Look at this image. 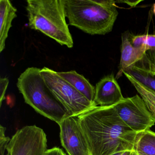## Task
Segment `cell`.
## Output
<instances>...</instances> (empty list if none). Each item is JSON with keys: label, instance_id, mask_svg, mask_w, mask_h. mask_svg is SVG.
<instances>
[{"label": "cell", "instance_id": "cell-25", "mask_svg": "<svg viewBox=\"0 0 155 155\" xmlns=\"http://www.w3.org/2000/svg\"><path fill=\"white\" fill-rule=\"evenodd\" d=\"M123 152H124V151H123ZM122 152H119V153H116V154H113V155H120Z\"/></svg>", "mask_w": 155, "mask_h": 155}, {"label": "cell", "instance_id": "cell-12", "mask_svg": "<svg viewBox=\"0 0 155 155\" xmlns=\"http://www.w3.org/2000/svg\"><path fill=\"white\" fill-rule=\"evenodd\" d=\"M57 73L89 101L95 103V87L84 76L78 74L75 71Z\"/></svg>", "mask_w": 155, "mask_h": 155}, {"label": "cell", "instance_id": "cell-6", "mask_svg": "<svg viewBox=\"0 0 155 155\" xmlns=\"http://www.w3.org/2000/svg\"><path fill=\"white\" fill-rule=\"evenodd\" d=\"M114 106L121 120L137 134L155 125V117L139 95L124 98Z\"/></svg>", "mask_w": 155, "mask_h": 155}, {"label": "cell", "instance_id": "cell-8", "mask_svg": "<svg viewBox=\"0 0 155 155\" xmlns=\"http://www.w3.org/2000/svg\"><path fill=\"white\" fill-rule=\"evenodd\" d=\"M58 125L61 145L69 155H91L78 117L69 116Z\"/></svg>", "mask_w": 155, "mask_h": 155}, {"label": "cell", "instance_id": "cell-23", "mask_svg": "<svg viewBox=\"0 0 155 155\" xmlns=\"http://www.w3.org/2000/svg\"><path fill=\"white\" fill-rule=\"evenodd\" d=\"M131 151H125L122 152L120 155H129Z\"/></svg>", "mask_w": 155, "mask_h": 155}, {"label": "cell", "instance_id": "cell-3", "mask_svg": "<svg viewBox=\"0 0 155 155\" xmlns=\"http://www.w3.org/2000/svg\"><path fill=\"white\" fill-rule=\"evenodd\" d=\"M28 27L71 48L73 38L66 20L64 0H28Z\"/></svg>", "mask_w": 155, "mask_h": 155}, {"label": "cell", "instance_id": "cell-15", "mask_svg": "<svg viewBox=\"0 0 155 155\" xmlns=\"http://www.w3.org/2000/svg\"><path fill=\"white\" fill-rule=\"evenodd\" d=\"M123 74L134 86V88L146 103L150 111L155 117V100L149 93L147 87L140 83L128 73L124 71Z\"/></svg>", "mask_w": 155, "mask_h": 155}, {"label": "cell", "instance_id": "cell-18", "mask_svg": "<svg viewBox=\"0 0 155 155\" xmlns=\"http://www.w3.org/2000/svg\"><path fill=\"white\" fill-rule=\"evenodd\" d=\"M6 128L2 125L0 126V152L1 155H5L7 147L11 139L5 135Z\"/></svg>", "mask_w": 155, "mask_h": 155}, {"label": "cell", "instance_id": "cell-1", "mask_svg": "<svg viewBox=\"0 0 155 155\" xmlns=\"http://www.w3.org/2000/svg\"><path fill=\"white\" fill-rule=\"evenodd\" d=\"M78 117L91 155L133 150L137 133L121 120L114 105L96 106Z\"/></svg>", "mask_w": 155, "mask_h": 155}, {"label": "cell", "instance_id": "cell-13", "mask_svg": "<svg viewBox=\"0 0 155 155\" xmlns=\"http://www.w3.org/2000/svg\"><path fill=\"white\" fill-rule=\"evenodd\" d=\"M133 150L146 155H155V132L150 130L137 134Z\"/></svg>", "mask_w": 155, "mask_h": 155}, {"label": "cell", "instance_id": "cell-16", "mask_svg": "<svg viewBox=\"0 0 155 155\" xmlns=\"http://www.w3.org/2000/svg\"><path fill=\"white\" fill-rule=\"evenodd\" d=\"M129 40L135 48H142L147 51L155 49V35H134L129 33Z\"/></svg>", "mask_w": 155, "mask_h": 155}, {"label": "cell", "instance_id": "cell-7", "mask_svg": "<svg viewBox=\"0 0 155 155\" xmlns=\"http://www.w3.org/2000/svg\"><path fill=\"white\" fill-rule=\"evenodd\" d=\"M47 150V135L35 125L18 130L7 147L9 155H44Z\"/></svg>", "mask_w": 155, "mask_h": 155}, {"label": "cell", "instance_id": "cell-10", "mask_svg": "<svg viewBox=\"0 0 155 155\" xmlns=\"http://www.w3.org/2000/svg\"><path fill=\"white\" fill-rule=\"evenodd\" d=\"M121 39L120 62L119 71L116 76V79L121 77L124 71L142 59L147 52L142 48H137L133 46L129 40V33L126 32L122 34Z\"/></svg>", "mask_w": 155, "mask_h": 155}, {"label": "cell", "instance_id": "cell-19", "mask_svg": "<svg viewBox=\"0 0 155 155\" xmlns=\"http://www.w3.org/2000/svg\"><path fill=\"white\" fill-rule=\"evenodd\" d=\"M8 79L7 78H0V105L2 106L3 101L5 99V94L8 86Z\"/></svg>", "mask_w": 155, "mask_h": 155}, {"label": "cell", "instance_id": "cell-14", "mask_svg": "<svg viewBox=\"0 0 155 155\" xmlns=\"http://www.w3.org/2000/svg\"><path fill=\"white\" fill-rule=\"evenodd\" d=\"M124 71L155 92V71L136 65L127 69Z\"/></svg>", "mask_w": 155, "mask_h": 155}, {"label": "cell", "instance_id": "cell-11", "mask_svg": "<svg viewBox=\"0 0 155 155\" xmlns=\"http://www.w3.org/2000/svg\"><path fill=\"white\" fill-rule=\"evenodd\" d=\"M17 10L9 0H0V52L5 48L6 41Z\"/></svg>", "mask_w": 155, "mask_h": 155}, {"label": "cell", "instance_id": "cell-21", "mask_svg": "<svg viewBox=\"0 0 155 155\" xmlns=\"http://www.w3.org/2000/svg\"><path fill=\"white\" fill-rule=\"evenodd\" d=\"M116 3H123L124 4H127L130 7H135L137 5L139 4L140 2H141V1H115Z\"/></svg>", "mask_w": 155, "mask_h": 155}, {"label": "cell", "instance_id": "cell-22", "mask_svg": "<svg viewBox=\"0 0 155 155\" xmlns=\"http://www.w3.org/2000/svg\"><path fill=\"white\" fill-rule=\"evenodd\" d=\"M129 155H146L144 154H142V153H139V152H137V151H135V150H132L130 151Z\"/></svg>", "mask_w": 155, "mask_h": 155}, {"label": "cell", "instance_id": "cell-4", "mask_svg": "<svg viewBox=\"0 0 155 155\" xmlns=\"http://www.w3.org/2000/svg\"><path fill=\"white\" fill-rule=\"evenodd\" d=\"M41 69L27 68L18 78L17 87L25 102L41 115L58 124L70 116L41 75Z\"/></svg>", "mask_w": 155, "mask_h": 155}, {"label": "cell", "instance_id": "cell-5", "mask_svg": "<svg viewBox=\"0 0 155 155\" xmlns=\"http://www.w3.org/2000/svg\"><path fill=\"white\" fill-rule=\"evenodd\" d=\"M42 76L54 96L67 110L70 116L78 117L96 107L73 86L63 79L57 71L44 67L41 69Z\"/></svg>", "mask_w": 155, "mask_h": 155}, {"label": "cell", "instance_id": "cell-17", "mask_svg": "<svg viewBox=\"0 0 155 155\" xmlns=\"http://www.w3.org/2000/svg\"><path fill=\"white\" fill-rule=\"evenodd\" d=\"M135 65L155 71V49L147 51L142 59Z\"/></svg>", "mask_w": 155, "mask_h": 155}, {"label": "cell", "instance_id": "cell-2", "mask_svg": "<svg viewBox=\"0 0 155 155\" xmlns=\"http://www.w3.org/2000/svg\"><path fill=\"white\" fill-rule=\"evenodd\" d=\"M113 0H64L69 25L90 35L112 31L118 15Z\"/></svg>", "mask_w": 155, "mask_h": 155}, {"label": "cell", "instance_id": "cell-24", "mask_svg": "<svg viewBox=\"0 0 155 155\" xmlns=\"http://www.w3.org/2000/svg\"><path fill=\"white\" fill-rule=\"evenodd\" d=\"M153 13H154L155 15V3L153 6Z\"/></svg>", "mask_w": 155, "mask_h": 155}, {"label": "cell", "instance_id": "cell-20", "mask_svg": "<svg viewBox=\"0 0 155 155\" xmlns=\"http://www.w3.org/2000/svg\"><path fill=\"white\" fill-rule=\"evenodd\" d=\"M44 155H67L65 152L58 147H53L50 149L47 150L44 153Z\"/></svg>", "mask_w": 155, "mask_h": 155}, {"label": "cell", "instance_id": "cell-9", "mask_svg": "<svg viewBox=\"0 0 155 155\" xmlns=\"http://www.w3.org/2000/svg\"><path fill=\"white\" fill-rule=\"evenodd\" d=\"M124 98L113 73L103 77L96 84L94 102L97 106H113Z\"/></svg>", "mask_w": 155, "mask_h": 155}]
</instances>
